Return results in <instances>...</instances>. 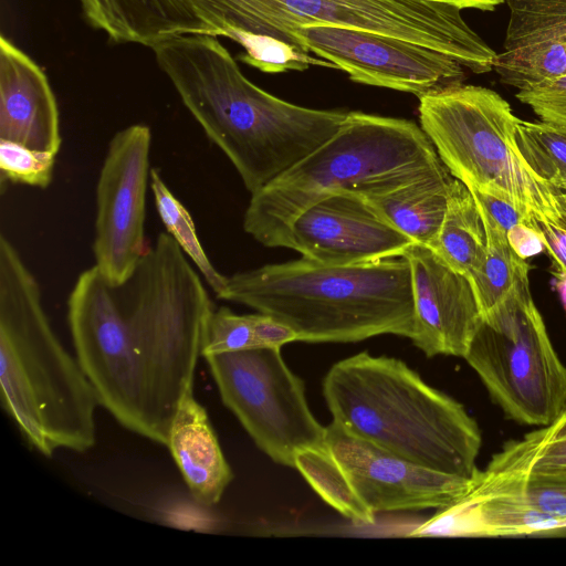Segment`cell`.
Returning a JSON list of instances; mask_svg holds the SVG:
<instances>
[{"mask_svg": "<svg viewBox=\"0 0 566 566\" xmlns=\"http://www.w3.org/2000/svg\"><path fill=\"white\" fill-rule=\"evenodd\" d=\"M325 444L375 513L439 510L462 497L473 482L411 462L334 420L326 427Z\"/></svg>", "mask_w": 566, "mask_h": 566, "instance_id": "obj_13", "label": "cell"}, {"mask_svg": "<svg viewBox=\"0 0 566 566\" xmlns=\"http://www.w3.org/2000/svg\"><path fill=\"white\" fill-rule=\"evenodd\" d=\"M90 24L116 43H156L182 34H209L210 28L185 0H78Z\"/></svg>", "mask_w": 566, "mask_h": 566, "instance_id": "obj_19", "label": "cell"}, {"mask_svg": "<svg viewBox=\"0 0 566 566\" xmlns=\"http://www.w3.org/2000/svg\"><path fill=\"white\" fill-rule=\"evenodd\" d=\"M437 3L448 4L458 9H479L483 11H492L495 7L506 0H429Z\"/></svg>", "mask_w": 566, "mask_h": 566, "instance_id": "obj_35", "label": "cell"}, {"mask_svg": "<svg viewBox=\"0 0 566 566\" xmlns=\"http://www.w3.org/2000/svg\"><path fill=\"white\" fill-rule=\"evenodd\" d=\"M510 19L494 64L501 82L524 90L566 76V0H506Z\"/></svg>", "mask_w": 566, "mask_h": 566, "instance_id": "obj_16", "label": "cell"}, {"mask_svg": "<svg viewBox=\"0 0 566 566\" xmlns=\"http://www.w3.org/2000/svg\"><path fill=\"white\" fill-rule=\"evenodd\" d=\"M506 238L513 250L524 259L545 250L539 232L526 224L515 227L506 233Z\"/></svg>", "mask_w": 566, "mask_h": 566, "instance_id": "obj_34", "label": "cell"}, {"mask_svg": "<svg viewBox=\"0 0 566 566\" xmlns=\"http://www.w3.org/2000/svg\"><path fill=\"white\" fill-rule=\"evenodd\" d=\"M556 198L558 202L560 219L564 223H566V192H557Z\"/></svg>", "mask_w": 566, "mask_h": 566, "instance_id": "obj_36", "label": "cell"}, {"mask_svg": "<svg viewBox=\"0 0 566 566\" xmlns=\"http://www.w3.org/2000/svg\"><path fill=\"white\" fill-rule=\"evenodd\" d=\"M296 469L328 505L355 524H374L376 513L361 500L326 444L305 448L294 460Z\"/></svg>", "mask_w": 566, "mask_h": 566, "instance_id": "obj_23", "label": "cell"}, {"mask_svg": "<svg viewBox=\"0 0 566 566\" xmlns=\"http://www.w3.org/2000/svg\"><path fill=\"white\" fill-rule=\"evenodd\" d=\"M558 290L560 292V295H562V300L566 306V280H562V279H558Z\"/></svg>", "mask_w": 566, "mask_h": 566, "instance_id": "obj_37", "label": "cell"}, {"mask_svg": "<svg viewBox=\"0 0 566 566\" xmlns=\"http://www.w3.org/2000/svg\"><path fill=\"white\" fill-rule=\"evenodd\" d=\"M190 260L159 233L122 302L99 270L83 271L67 300L76 358L98 403L123 427L167 446L193 389L213 304Z\"/></svg>", "mask_w": 566, "mask_h": 566, "instance_id": "obj_1", "label": "cell"}, {"mask_svg": "<svg viewBox=\"0 0 566 566\" xmlns=\"http://www.w3.org/2000/svg\"><path fill=\"white\" fill-rule=\"evenodd\" d=\"M182 104L252 195L331 138L348 112L298 106L250 82L214 35L150 48Z\"/></svg>", "mask_w": 566, "mask_h": 566, "instance_id": "obj_2", "label": "cell"}, {"mask_svg": "<svg viewBox=\"0 0 566 566\" xmlns=\"http://www.w3.org/2000/svg\"><path fill=\"white\" fill-rule=\"evenodd\" d=\"M476 205L485 229L486 249L468 277L483 317L509 296L530 286V264L513 250L506 233L478 201Z\"/></svg>", "mask_w": 566, "mask_h": 566, "instance_id": "obj_22", "label": "cell"}, {"mask_svg": "<svg viewBox=\"0 0 566 566\" xmlns=\"http://www.w3.org/2000/svg\"><path fill=\"white\" fill-rule=\"evenodd\" d=\"M255 338L258 347H277L297 340L295 332L274 317L259 313L255 314Z\"/></svg>", "mask_w": 566, "mask_h": 566, "instance_id": "obj_33", "label": "cell"}, {"mask_svg": "<svg viewBox=\"0 0 566 566\" xmlns=\"http://www.w3.org/2000/svg\"><path fill=\"white\" fill-rule=\"evenodd\" d=\"M151 132L133 124L111 139L96 184L93 253L113 289L129 282L146 255V192L150 182Z\"/></svg>", "mask_w": 566, "mask_h": 566, "instance_id": "obj_11", "label": "cell"}, {"mask_svg": "<svg viewBox=\"0 0 566 566\" xmlns=\"http://www.w3.org/2000/svg\"><path fill=\"white\" fill-rule=\"evenodd\" d=\"M444 169L415 122L348 112L331 138L251 195L243 229L265 247L284 248L293 221L318 200L387 192Z\"/></svg>", "mask_w": 566, "mask_h": 566, "instance_id": "obj_7", "label": "cell"}, {"mask_svg": "<svg viewBox=\"0 0 566 566\" xmlns=\"http://www.w3.org/2000/svg\"><path fill=\"white\" fill-rule=\"evenodd\" d=\"M1 402L27 442L45 457L84 452L96 440L95 390L56 337L38 280L0 238Z\"/></svg>", "mask_w": 566, "mask_h": 566, "instance_id": "obj_4", "label": "cell"}, {"mask_svg": "<svg viewBox=\"0 0 566 566\" xmlns=\"http://www.w3.org/2000/svg\"><path fill=\"white\" fill-rule=\"evenodd\" d=\"M518 423L544 427L566 410V366L524 287L482 317L463 357Z\"/></svg>", "mask_w": 566, "mask_h": 566, "instance_id": "obj_9", "label": "cell"}, {"mask_svg": "<svg viewBox=\"0 0 566 566\" xmlns=\"http://www.w3.org/2000/svg\"><path fill=\"white\" fill-rule=\"evenodd\" d=\"M212 35L241 44L240 60L263 72L326 66L294 44L313 25L357 29L407 40L447 54L474 73L494 69L497 53L460 9L429 0H185Z\"/></svg>", "mask_w": 566, "mask_h": 566, "instance_id": "obj_3", "label": "cell"}, {"mask_svg": "<svg viewBox=\"0 0 566 566\" xmlns=\"http://www.w3.org/2000/svg\"><path fill=\"white\" fill-rule=\"evenodd\" d=\"M402 256L411 269L413 345L427 357H464L482 322L469 277L420 243H412Z\"/></svg>", "mask_w": 566, "mask_h": 566, "instance_id": "obj_15", "label": "cell"}, {"mask_svg": "<svg viewBox=\"0 0 566 566\" xmlns=\"http://www.w3.org/2000/svg\"><path fill=\"white\" fill-rule=\"evenodd\" d=\"M485 470L490 472L566 471V410L552 423L506 442Z\"/></svg>", "mask_w": 566, "mask_h": 566, "instance_id": "obj_24", "label": "cell"}, {"mask_svg": "<svg viewBox=\"0 0 566 566\" xmlns=\"http://www.w3.org/2000/svg\"><path fill=\"white\" fill-rule=\"evenodd\" d=\"M537 230L545 250L556 265L557 279L566 280V223L558 220H538Z\"/></svg>", "mask_w": 566, "mask_h": 566, "instance_id": "obj_32", "label": "cell"}, {"mask_svg": "<svg viewBox=\"0 0 566 566\" xmlns=\"http://www.w3.org/2000/svg\"><path fill=\"white\" fill-rule=\"evenodd\" d=\"M470 190L476 201L505 233L520 224H526L537 230V220L530 217L513 202L476 190Z\"/></svg>", "mask_w": 566, "mask_h": 566, "instance_id": "obj_31", "label": "cell"}, {"mask_svg": "<svg viewBox=\"0 0 566 566\" xmlns=\"http://www.w3.org/2000/svg\"><path fill=\"white\" fill-rule=\"evenodd\" d=\"M418 109L440 160L469 189L509 200L537 221L560 219L557 192L524 160L521 119L501 95L460 84L421 96Z\"/></svg>", "mask_w": 566, "mask_h": 566, "instance_id": "obj_8", "label": "cell"}, {"mask_svg": "<svg viewBox=\"0 0 566 566\" xmlns=\"http://www.w3.org/2000/svg\"><path fill=\"white\" fill-rule=\"evenodd\" d=\"M205 358L224 406L275 463L294 468L298 451L325 444L326 427L311 411L304 382L289 368L281 348Z\"/></svg>", "mask_w": 566, "mask_h": 566, "instance_id": "obj_10", "label": "cell"}, {"mask_svg": "<svg viewBox=\"0 0 566 566\" xmlns=\"http://www.w3.org/2000/svg\"><path fill=\"white\" fill-rule=\"evenodd\" d=\"M412 243L363 196L343 192L301 212L289 230L284 248L321 264L352 265L402 256Z\"/></svg>", "mask_w": 566, "mask_h": 566, "instance_id": "obj_14", "label": "cell"}, {"mask_svg": "<svg viewBox=\"0 0 566 566\" xmlns=\"http://www.w3.org/2000/svg\"><path fill=\"white\" fill-rule=\"evenodd\" d=\"M428 247L450 268L467 276L485 253L486 234L476 201L457 178L450 185L439 232Z\"/></svg>", "mask_w": 566, "mask_h": 566, "instance_id": "obj_21", "label": "cell"}, {"mask_svg": "<svg viewBox=\"0 0 566 566\" xmlns=\"http://www.w3.org/2000/svg\"><path fill=\"white\" fill-rule=\"evenodd\" d=\"M453 178L447 168L390 191L363 197L413 243L428 247L441 227Z\"/></svg>", "mask_w": 566, "mask_h": 566, "instance_id": "obj_20", "label": "cell"}, {"mask_svg": "<svg viewBox=\"0 0 566 566\" xmlns=\"http://www.w3.org/2000/svg\"><path fill=\"white\" fill-rule=\"evenodd\" d=\"M291 327L300 342L348 343L384 334L410 338L415 302L405 256L325 265L306 258L228 276L219 297Z\"/></svg>", "mask_w": 566, "mask_h": 566, "instance_id": "obj_5", "label": "cell"}, {"mask_svg": "<svg viewBox=\"0 0 566 566\" xmlns=\"http://www.w3.org/2000/svg\"><path fill=\"white\" fill-rule=\"evenodd\" d=\"M516 98L542 122L566 129V76L520 90Z\"/></svg>", "mask_w": 566, "mask_h": 566, "instance_id": "obj_30", "label": "cell"}, {"mask_svg": "<svg viewBox=\"0 0 566 566\" xmlns=\"http://www.w3.org/2000/svg\"><path fill=\"white\" fill-rule=\"evenodd\" d=\"M55 154L0 139L1 181L46 188L53 178Z\"/></svg>", "mask_w": 566, "mask_h": 566, "instance_id": "obj_27", "label": "cell"}, {"mask_svg": "<svg viewBox=\"0 0 566 566\" xmlns=\"http://www.w3.org/2000/svg\"><path fill=\"white\" fill-rule=\"evenodd\" d=\"M296 48L322 57L357 83L419 98L462 84L463 66L424 45L357 29L313 25L294 32Z\"/></svg>", "mask_w": 566, "mask_h": 566, "instance_id": "obj_12", "label": "cell"}, {"mask_svg": "<svg viewBox=\"0 0 566 566\" xmlns=\"http://www.w3.org/2000/svg\"><path fill=\"white\" fill-rule=\"evenodd\" d=\"M167 447L193 500L208 507L218 504L233 473L193 389L180 403Z\"/></svg>", "mask_w": 566, "mask_h": 566, "instance_id": "obj_18", "label": "cell"}, {"mask_svg": "<svg viewBox=\"0 0 566 566\" xmlns=\"http://www.w3.org/2000/svg\"><path fill=\"white\" fill-rule=\"evenodd\" d=\"M0 139L57 154L60 115L42 69L4 35L0 38Z\"/></svg>", "mask_w": 566, "mask_h": 566, "instance_id": "obj_17", "label": "cell"}, {"mask_svg": "<svg viewBox=\"0 0 566 566\" xmlns=\"http://www.w3.org/2000/svg\"><path fill=\"white\" fill-rule=\"evenodd\" d=\"M156 210L167 233L177 242L187 258L196 265L207 284L219 298L228 276L221 274L211 263L198 238L193 219L187 208L175 197L160 172L151 168L150 182Z\"/></svg>", "mask_w": 566, "mask_h": 566, "instance_id": "obj_25", "label": "cell"}, {"mask_svg": "<svg viewBox=\"0 0 566 566\" xmlns=\"http://www.w3.org/2000/svg\"><path fill=\"white\" fill-rule=\"evenodd\" d=\"M516 143L532 170L556 192H566V129L521 119Z\"/></svg>", "mask_w": 566, "mask_h": 566, "instance_id": "obj_26", "label": "cell"}, {"mask_svg": "<svg viewBox=\"0 0 566 566\" xmlns=\"http://www.w3.org/2000/svg\"><path fill=\"white\" fill-rule=\"evenodd\" d=\"M496 473L504 474L535 509L566 523V471Z\"/></svg>", "mask_w": 566, "mask_h": 566, "instance_id": "obj_28", "label": "cell"}, {"mask_svg": "<svg viewBox=\"0 0 566 566\" xmlns=\"http://www.w3.org/2000/svg\"><path fill=\"white\" fill-rule=\"evenodd\" d=\"M255 314L240 315L222 306L213 310L207 326L202 356L256 348Z\"/></svg>", "mask_w": 566, "mask_h": 566, "instance_id": "obj_29", "label": "cell"}, {"mask_svg": "<svg viewBox=\"0 0 566 566\" xmlns=\"http://www.w3.org/2000/svg\"><path fill=\"white\" fill-rule=\"evenodd\" d=\"M333 416L352 433L426 468L474 480L481 431L465 408L400 359L358 353L323 380Z\"/></svg>", "mask_w": 566, "mask_h": 566, "instance_id": "obj_6", "label": "cell"}]
</instances>
